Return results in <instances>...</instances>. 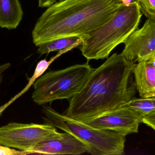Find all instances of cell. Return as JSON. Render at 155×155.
<instances>
[{"mask_svg": "<svg viewBox=\"0 0 155 155\" xmlns=\"http://www.w3.org/2000/svg\"><path fill=\"white\" fill-rule=\"evenodd\" d=\"M136 63L114 53L94 69L81 91L69 100L64 114L83 121L122 107L134 98Z\"/></svg>", "mask_w": 155, "mask_h": 155, "instance_id": "obj_1", "label": "cell"}, {"mask_svg": "<svg viewBox=\"0 0 155 155\" xmlns=\"http://www.w3.org/2000/svg\"><path fill=\"white\" fill-rule=\"evenodd\" d=\"M123 4L120 0H61L48 6L32 32L38 46L49 41L80 37L107 21Z\"/></svg>", "mask_w": 155, "mask_h": 155, "instance_id": "obj_2", "label": "cell"}, {"mask_svg": "<svg viewBox=\"0 0 155 155\" xmlns=\"http://www.w3.org/2000/svg\"><path fill=\"white\" fill-rule=\"evenodd\" d=\"M141 12L136 1L129 6L122 4L107 22L80 37L82 55L87 61L107 59L115 48L138 28Z\"/></svg>", "mask_w": 155, "mask_h": 155, "instance_id": "obj_3", "label": "cell"}, {"mask_svg": "<svg viewBox=\"0 0 155 155\" xmlns=\"http://www.w3.org/2000/svg\"><path fill=\"white\" fill-rule=\"evenodd\" d=\"M45 123L53 126L78 138L93 155H121L124 152L125 136L117 132L101 130L56 112L50 106L43 108Z\"/></svg>", "mask_w": 155, "mask_h": 155, "instance_id": "obj_4", "label": "cell"}, {"mask_svg": "<svg viewBox=\"0 0 155 155\" xmlns=\"http://www.w3.org/2000/svg\"><path fill=\"white\" fill-rule=\"evenodd\" d=\"M94 70L87 62L44 74L34 83L32 99L39 105L70 100L81 91Z\"/></svg>", "mask_w": 155, "mask_h": 155, "instance_id": "obj_5", "label": "cell"}, {"mask_svg": "<svg viewBox=\"0 0 155 155\" xmlns=\"http://www.w3.org/2000/svg\"><path fill=\"white\" fill-rule=\"evenodd\" d=\"M62 135L56 127L45 123H11L0 127V144L26 153L42 142L61 138Z\"/></svg>", "mask_w": 155, "mask_h": 155, "instance_id": "obj_6", "label": "cell"}, {"mask_svg": "<svg viewBox=\"0 0 155 155\" xmlns=\"http://www.w3.org/2000/svg\"><path fill=\"white\" fill-rule=\"evenodd\" d=\"M143 118L132 109L122 106L82 122L94 128L114 131L126 136L138 133Z\"/></svg>", "mask_w": 155, "mask_h": 155, "instance_id": "obj_7", "label": "cell"}, {"mask_svg": "<svg viewBox=\"0 0 155 155\" xmlns=\"http://www.w3.org/2000/svg\"><path fill=\"white\" fill-rule=\"evenodd\" d=\"M121 53L127 61L136 62L155 55V21L148 19L142 28L134 31L125 41Z\"/></svg>", "mask_w": 155, "mask_h": 155, "instance_id": "obj_8", "label": "cell"}, {"mask_svg": "<svg viewBox=\"0 0 155 155\" xmlns=\"http://www.w3.org/2000/svg\"><path fill=\"white\" fill-rule=\"evenodd\" d=\"M86 146L68 133H63L61 138L45 141L27 151L28 154L81 155L87 153Z\"/></svg>", "mask_w": 155, "mask_h": 155, "instance_id": "obj_9", "label": "cell"}, {"mask_svg": "<svg viewBox=\"0 0 155 155\" xmlns=\"http://www.w3.org/2000/svg\"><path fill=\"white\" fill-rule=\"evenodd\" d=\"M133 73L140 97H155V55L136 64Z\"/></svg>", "mask_w": 155, "mask_h": 155, "instance_id": "obj_10", "label": "cell"}, {"mask_svg": "<svg viewBox=\"0 0 155 155\" xmlns=\"http://www.w3.org/2000/svg\"><path fill=\"white\" fill-rule=\"evenodd\" d=\"M22 9L19 0H0V27L15 29L22 19Z\"/></svg>", "mask_w": 155, "mask_h": 155, "instance_id": "obj_11", "label": "cell"}, {"mask_svg": "<svg viewBox=\"0 0 155 155\" xmlns=\"http://www.w3.org/2000/svg\"><path fill=\"white\" fill-rule=\"evenodd\" d=\"M82 41L78 37H68L54 39L38 46L37 52L41 55L51 52L61 51Z\"/></svg>", "mask_w": 155, "mask_h": 155, "instance_id": "obj_12", "label": "cell"}, {"mask_svg": "<svg viewBox=\"0 0 155 155\" xmlns=\"http://www.w3.org/2000/svg\"><path fill=\"white\" fill-rule=\"evenodd\" d=\"M140 115L142 117L155 111V97L136 98L123 106Z\"/></svg>", "mask_w": 155, "mask_h": 155, "instance_id": "obj_13", "label": "cell"}, {"mask_svg": "<svg viewBox=\"0 0 155 155\" xmlns=\"http://www.w3.org/2000/svg\"><path fill=\"white\" fill-rule=\"evenodd\" d=\"M141 12L148 19L155 21V0H136Z\"/></svg>", "mask_w": 155, "mask_h": 155, "instance_id": "obj_14", "label": "cell"}, {"mask_svg": "<svg viewBox=\"0 0 155 155\" xmlns=\"http://www.w3.org/2000/svg\"><path fill=\"white\" fill-rule=\"evenodd\" d=\"M26 152L18 151L14 148H11L8 147L0 144V155H26Z\"/></svg>", "mask_w": 155, "mask_h": 155, "instance_id": "obj_15", "label": "cell"}, {"mask_svg": "<svg viewBox=\"0 0 155 155\" xmlns=\"http://www.w3.org/2000/svg\"><path fill=\"white\" fill-rule=\"evenodd\" d=\"M143 123L153 129L155 132V111L143 117Z\"/></svg>", "mask_w": 155, "mask_h": 155, "instance_id": "obj_16", "label": "cell"}, {"mask_svg": "<svg viewBox=\"0 0 155 155\" xmlns=\"http://www.w3.org/2000/svg\"><path fill=\"white\" fill-rule=\"evenodd\" d=\"M57 1L58 0H38V5L39 7L41 8L48 7L57 2Z\"/></svg>", "mask_w": 155, "mask_h": 155, "instance_id": "obj_17", "label": "cell"}, {"mask_svg": "<svg viewBox=\"0 0 155 155\" xmlns=\"http://www.w3.org/2000/svg\"><path fill=\"white\" fill-rule=\"evenodd\" d=\"M10 63H6L4 64L0 65V85L2 84L3 79L4 73L11 66Z\"/></svg>", "mask_w": 155, "mask_h": 155, "instance_id": "obj_18", "label": "cell"}, {"mask_svg": "<svg viewBox=\"0 0 155 155\" xmlns=\"http://www.w3.org/2000/svg\"><path fill=\"white\" fill-rule=\"evenodd\" d=\"M136 0H120L121 2L125 6H129L132 2Z\"/></svg>", "mask_w": 155, "mask_h": 155, "instance_id": "obj_19", "label": "cell"}]
</instances>
